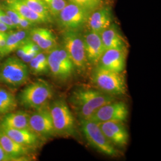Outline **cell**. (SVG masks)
<instances>
[{
  "label": "cell",
  "mask_w": 161,
  "mask_h": 161,
  "mask_svg": "<svg viewBox=\"0 0 161 161\" xmlns=\"http://www.w3.org/2000/svg\"><path fill=\"white\" fill-rule=\"evenodd\" d=\"M115 101L114 96L90 88L79 87L70 96L69 103L80 119H88L104 104Z\"/></svg>",
  "instance_id": "1"
},
{
  "label": "cell",
  "mask_w": 161,
  "mask_h": 161,
  "mask_svg": "<svg viewBox=\"0 0 161 161\" xmlns=\"http://www.w3.org/2000/svg\"><path fill=\"white\" fill-rule=\"evenodd\" d=\"M53 96L52 86L46 80H38L25 86L18 95V102L28 109L46 106Z\"/></svg>",
  "instance_id": "2"
},
{
  "label": "cell",
  "mask_w": 161,
  "mask_h": 161,
  "mask_svg": "<svg viewBox=\"0 0 161 161\" xmlns=\"http://www.w3.org/2000/svg\"><path fill=\"white\" fill-rule=\"evenodd\" d=\"M29 67L19 58L11 56L0 65V83L10 88L16 89L29 78Z\"/></svg>",
  "instance_id": "3"
},
{
  "label": "cell",
  "mask_w": 161,
  "mask_h": 161,
  "mask_svg": "<svg viewBox=\"0 0 161 161\" xmlns=\"http://www.w3.org/2000/svg\"><path fill=\"white\" fill-rule=\"evenodd\" d=\"M56 135L74 136L76 133L74 117L66 101L58 98L48 107Z\"/></svg>",
  "instance_id": "4"
},
{
  "label": "cell",
  "mask_w": 161,
  "mask_h": 161,
  "mask_svg": "<svg viewBox=\"0 0 161 161\" xmlns=\"http://www.w3.org/2000/svg\"><path fill=\"white\" fill-rule=\"evenodd\" d=\"M62 47L75 65L76 71L84 72L88 68L83 35L79 31L65 30L62 37Z\"/></svg>",
  "instance_id": "5"
},
{
  "label": "cell",
  "mask_w": 161,
  "mask_h": 161,
  "mask_svg": "<svg viewBox=\"0 0 161 161\" xmlns=\"http://www.w3.org/2000/svg\"><path fill=\"white\" fill-rule=\"evenodd\" d=\"M47 54L50 74L54 78L65 82L74 76L75 65L62 46L58 45Z\"/></svg>",
  "instance_id": "6"
},
{
  "label": "cell",
  "mask_w": 161,
  "mask_h": 161,
  "mask_svg": "<svg viewBox=\"0 0 161 161\" xmlns=\"http://www.w3.org/2000/svg\"><path fill=\"white\" fill-rule=\"evenodd\" d=\"M93 84L98 90L110 96H121L126 92V84L121 73L103 69L97 65L92 72Z\"/></svg>",
  "instance_id": "7"
},
{
  "label": "cell",
  "mask_w": 161,
  "mask_h": 161,
  "mask_svg": "<svg viewBox=\"0 0 161 161\" xmlns=\"http://www.w3.org/2000/svg\"><path fill=\"white\" fill-rule=\"evenodd\" d=\"M80 124L84 137L92 147L105 155L116 156L118 155L115 146L105 137L98 123L82 119H80Z\"/></svg>",
  "instance_id": "8"
},
{
  "label": "cell",
  "mask_w": 161,
  "mask_h": 161,
  "mask_svg": "<svg viewBox=\"0 0 161 161\" xmlns=\"http://www.w3.org/2000/svg\"><path fill=\"white\" fill-rule=\"evenodd\" d=\"M91 12L81 6L68 2L55 19L58 26L64 31H79L86 25Z\"/></svg>",
  "instance_id": "9"
},
{
  "label": "cell",
  "mask_w": 161,
  "mask_h": 161,
  "mask_svg": "<svg viewBox=\"0 0 161 161\" xmlns=\"http://www.w3.org/2000/svg\"><path fill=\"white\" fill-rule=\"evenodd\" d=\"M29 127L40 138H52L56 134L48 108L35 110L29 116Z\"/></svg>",
  "instance_id": "10"
},
{
  "label": "cell",
  "mask_w": 161,
  "mask_h": 161,
  "mask_svg": "<svg viewBox=\"0 0 161 161\" xmlns=\"http://www.w3.org/2000/svg\"><path fill=\"white\" fill-rule=\"evenodd\" d=\"M128 116L127 104L122 102L113 101L101 106L88 119L98 124L108 121L124 122Z\"/></svg>",
  "instance_id": "11"
},
{
  "label": "cell",
  "mask_w": 161,
  "mask_h": 161,
  "mask_svg": "<svg viewBox=\"0 0 161 161\" xmlns=\"http://www.w3.org/2000/svg\"><path fill=\"white\" fill-rule=\"evenodd\" d=\"M105 137L114 146L122 147L127 145L129 134L121 121H108L99 123Z\"/></svg>",
  "instance_id": "12"
},
{
  "label": "cell",
  "mask_w": 161,
  "mask_h": 161,
  "mask_svg": "<svg viewBox=\"0 0 161 161\" xmlns=\"http://www.w3.org/2000/svg\"><path fill=\"white\" fill-rule=\"evenodd\" d=\"M83 39L88 64L95 66L105 51L100 35L89 30L83 35Z\"/></svg>",
  "instance_id": "13"
},
{
  "label": "cell",
  "mask_w": 161,
  "mask_h": 161,
  "mask_svg": "<svg viewBox=\"0 0 161 161\" xmlns=\"http://www.w3.org/2000/svg\"><path fill=\"white\" fill-rule=\"evenodd\" d=\"M127 49H108L104 52L97 66L116 72L121 73L126 64Z\"/></svg>",
  "instance_id": "14"
},
{
  "label": "cell",
  "mask_w": 161,
  "mask_h": 161,
  "mask_svg": "<svg viewBox=\"0 0 161 161\" xmlns=\"http://www.w3.org/2000/svg\"><path fill=\"white\" fill-rule=\"evenodd\" d=\"M113 22V14L109 6H100L90 13L86 25L90 31L100 34Z\"/></svg>",
  "instance_id": "15"
},
{
  "label": "cell",
  "mask_w": 161,
  "mask_h": 161,
  "mask_svg": "<svg viewBox=\"0 0 161 161\" xmlns=\"http://www.w3.org/2000/svg\"><path fill=\"white\" fill-rule=\"evenodd\" d=\"M29 38L40 47L42 52L48 53L58 45L57 39L51 30L34 27L29 30Z\"/></svg>",
  "instance_id": "16"
},
{
  "label": "cell",
  "mask_w": 161,
  "mask_h": 161,
  "mask_svg": "<svg viewBox=\"0 0 161 161\" xmlns=\"http://www.w3.org/2000/svg\"><path fill=\"white\" fill-rule=\"evenodd\" d=\"M0 127L12 140L23 146L32 148L40 143V138L31 130L12 128L1 125Z\"/></svg>",
  "instance_id": "17"
},
{
  "label": "cell",
  "mask_w": 161,
  "mask_h": 161,
  "mask_svg": "<svg viewBox=\"0 0 161 161\" xmlns=\"http://www.w3.org/2000/svg\"><path fill=\"white\" fill-rule=\"evenodd\" d=\"M104 50L127 49V43L115 23H112L100 34Z\"/></svg>",
  "instance_id": "18"
},
{
  "label": "cell",
  "mask_w": 161,
  "mask_h": 161,
  "mask_svg": "<svg viewBox=\"0 0 161 161\" xmlns=\"http://www.w3.org/2000/svg\"><path fill=\"white\" fill-rule=\"evenodd\" d=\"M0 144L13 160H17L28 153L29 148L19 144L6 134L0 127Z\"/></svg>",
  "instance_id": "19"
},
{
  "label": "cell",
  "mask_w": 161,
  "mask_h": 161,
  "mask_svg": "<svg viewBox=\"0 0 161 161\" xmlns=\"http://www.w3.org/2000/svg\"><path fill=\"white\" fill-rule=\"evenodd\" d=\"M29 38V30L17 29L8 32L6 46L1 57H4L11 53L16 51Z\"/></svg>",
  "instance_id": "20"
},
{
  "label": "cell",
  "mask_w": 161,
  "mask_h": 161,
  "mask_svg": "<svg viewBox=\"0 0 161 161\" xmlns=\"http://www.w3.org/2000/svg\"><path fill=\"white\" fill-rule=\"evenodd\" d=\"M29 116L30 114L22 110L8 112L2 118L0 125L12 128L31 130Z\"/></svg>",
  "instance_id": "21"
},
{
  "label": "cell",
  "mask_w": 161,
  "mask_h": 161,
  "mask_svg": "<svg viewBox=\"0 0 161 161\" xmlns=\"http://www.w3.org/2000/svg\"><path fill=\"white\" fill-rule=\"evenodd\" d=\"M4 4L36 25L48 23L45 18L32 11L22 0H7Z\"/></svg>",
  "instance_id": "22"
},
{
  "label": "cell",
  "mask_w": 161,
  "mask_h": 161,
  "mask_svg": "<svg viewBox=\"0 0 161 161\" xmlns=\"http://www.w3.org/2000/svg\"><path fill=\"white\" fill-rule=\"evenodd\" d=\"M29 72L35 75H47L50 74L47 54L41 52L37 54L29 63Z\"/></svg>",
  "instance_id": "23"
},
{
  "label": "cell",
  "mask_w": 161,
  "mask_h": 161,
  "mask_svg": "<svg viewBox=\"0 0 161 161\" xmlns=\"http://www.w3.org/2000/svg\"><path fill=\"white\" fill-rule=\"evenodd\" d=\"M17 106L14 96L7 90L0 87V114L12 112Z\"/></svg>",
  "instance_id": "24"
},
{
  "label": "cell",
  "mask_w": 161,
  "mask_h": 161,
  "mask_svg": "<svg viewBox=\"0 0 161 161\" xmlns=\"http://www.w3.org/2000/svg\"><path fill=\"white\" fill-rule=\"evenodd\" d=\"M32 11L45 18L48 23L52 22L53 18L43 0H22Z\"/></svg>",
  "instance_id": "25"
},
{
  "label": "cell",
  "mask_w": 161,
  "mask_h": 161,
  "mask_svg": "<svg viewBox=\"0 0 161 161\" xmlns=\"http://www.w3.org/2000/svg\"><path fill=\"white\" fill-rule=\"evenodd\" d=\"M52 17L55 19L59 13L68 3L67 0H43Z\"/></svg>",
  "instance_id": "26"
},
{
  "label": "cell",
  "mask_w": 161,
  "mask_h": 161,
  "mask_svg": "<svg viewBox=\"0 0 161 161\" xmlns=\"http://www.w3.org/2000/svg\"><path fill=\"white\" fill-rule=\"evenodd\" d=\"M69 3L81 6L92 12L100 6L103 5L104 0H67Z\"/></svg>",
  "instance_id": "27"
},
{
  "label": "cell",
  "mask_w": 161,
  "mask_h": 161,
  "mask_svg": "<svg viewBox=\"0 0 161 161\" xmlns=\"http://www.w3.org/2000/svg\"><path fill=\"white\" fill-rule=\"evenodd\" d=\"M0 22L6 23L9 26H10L12 29H16V27L12 23L10 19L7 15L5 11L3 10L1 5H0Z\"/></svg>",
  "instance_id": "28"
},
{
  "label": "cell",
  "mask_w": 161,
  "mask_h": 161,
  "mask_svg": "<svg viewBox=\"0 0 161 161\" xmlns=\"http://www.w3.org/2000/svg\"><path fill=\"white\" fill-rule=\"evenodd\" d=\"M8 35L7 32H0V56L6 46V40Z\"/></svg>",
  "instance_id": "29"
},
{
  "label": "cell",
  "mask_w": 161,
  "mask_h": 161,
  "mask_svg": "<svg viewBox=\"0 0 161 161\" xmlns=\"http://www.w3.org/2000/svg\"><path fill=\"white\" fill-rule=\"evenodd\" d=\"M13 161L11 157L6 153L0 144V161Z\"/></svg>",
  "instance_id": "30"
},
{
  "label": "cell",
  "mask_w": 161,
  "mask_h": 161,
  "mask_svg": "<svg viewBox=\"0 0 161 161\" xmlns=\"http://www.w3.org/2000/svg\"><path fill=\"white\" fill-rule=\"evenodd\" d=\"M11 30H13L10 26L6 23L0 22V32H7Z\"/></svg>",
  "instance_id": "31"
}]
</instances>
